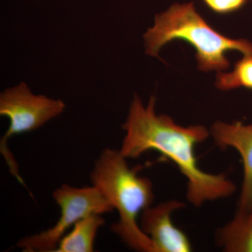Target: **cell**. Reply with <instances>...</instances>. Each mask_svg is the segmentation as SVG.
I'll return each instance as SVG.
<instances>
[{
	"instance_id": "277c9868",
	"label": "cell",
	"mask_w": 252,
	"mask_h": 252,
	"mask_svg": "<svg viewBox=\"0 0 252 252\" xmlns=\"http://www.w3.org/2000/svg\"><path fill=\"white\" fill-rule=\"evenodd\" d=\"M65 108V104L61 99L34 94L24 82L6 89L0 94V115L9 119V128L0 141V151L10 172L20 183L24 185L17 162L8 149V141L13 136L39 128L63 114Z\"/></svg>"
},
{
	"instance_id": "6da1fadb",
	"label": "cell",
	"mask_w": 252,
	"mask_h": 252,
	"mask_svg": "<svg viewBox=\"0 0 252 252\" xmlns=\"http://www.w3.org/2000/svg\"><path fill=\"white\" fill-rule=\"evenodd\" d=\"M122 128L126 132L119 149L122 155L135 159L155 151L173 162L187 180V199L193 206L228 198L236 190L226 176L208 173L198 166L195 147L208 138L210 130L202 125H178L168 115L157 114L154 96L144 106L135 94Z\"/></svg>"
},
{
	"instance_id": "ba28073f",
	"label": "cell",
	"mask_w": 252,
	"mask_h": 252,
	"mask_svg": "<svg viewBox=\"0 0 252 252\" xmlns=\"http://www.w3.org/2000/svg\"><path fill=\"white\" fill-rule=\"evenodd\" d=\"M217 244L226 252H252V205L237 208L234 217L217 232Z\"/></svg>"
},
{
	"instance_id": "52a82bcc",
	"label": "cell",
	"mask_w": 252,
	"mask_h": 252,
	"mask_svg": "<svg viewBox=\"0 0 252 252\" xmlns=\"http://www.w3.org/2000/svg\"><path fill=\"white\" fill-rule=\"evenodd\" d=\"M210 135L220 149H233L241 157L243 179L238 208L252 205V123L217 122L212 125Z\"/></svg>"
},
{
	"instance_id": "5b68a950",
	"label": "cell",
	"mask_w": 252,
	"mask_h": 252,
	"mask_svg": "<svg viewBox=\"0 0 252 252\" xmlns=\"http://www.w3.org/2000/svg\"><path fill=\"white\" fill-rule=\"evenodd\" d=\"M61 216L54 226L37 234L21 239L16 246L25 252H55L61 240L79 220L93 214L114 211L100 191L92 187H74L63 185L53 193Z\"/></svg>"
},
{
	"instance_id": "9c48e42d",
	"label": "cell",
	"mask_w": 252,
	"mask_h": 252,
	"mask_svg": "<svg viewBox=\"0 0 252 252\" xmlns=\"http://www.w3.org/2000/svg\"><path fill=\"white\" fill-rule=\"evenodd\" d=\"M105 220L100 214H93L77 222L64 235L55 252H92L98 230Z\"/></svg>"
},
{
	"instance_id": "8992f818",
	"label": "cell",
	"mask_w": 252,
	"mask_h": 252,
	"mask_svg": "<svg viewBox=\"0 0 252 252\" xmlns=\"http://www.w3.org/2000/svg\"><path fill=\"white\" fill-rule=\"evenodd\" d=\"M177 200H169L147 207L140 215L141 229L150 238L155 252H189L192 245L185 232L174 224L172 215L185 207Z\"/></svg>"
},
{
	"instance_id": "7a4b0ae2",
	"label": "cell",
	"mask_w": 252,
	"mask_h": 252,
	"mask_svg": "<svg viewBox=\"0 0 252 252\" xmlns=\"http://www.w3.org/2000/svg\"><path fill=\"white\" fill-rule=\"evenodd\" d=\"M127 160L120 151L104 149L94 162L91 182L118 212L119 220L111 226L113 233L131 250L155 252L138 223L142 212L153 203V185L138 175V169L130 168Z\"/></svg>"
},
{
	"instance_id": "8fae6325",
	"label": "cell",
	"mask_w": 252,
	"mask_h": 252,
	"mask_svg": "<svg viewBox=\"0 0 252 252\" xmlns=\"http://www.w3.org/2000/svg\"><path fill=\"white\" fill-rule=\"evenodd\" d=\"M209 9L218 14H229L241 9L249 0H203Z\"/></svg>"
},
{
	"instance_id": "3957f363",
	"label": "cell",
	"mask_w": 252,
	"mask_h": 252,
	"mask_svg": "<svg viewBox=\"0 0 252 252\" xmlns=\"http://www.w3.org/2000/svg\"><path fill=\"white\" fill-rule=\"evenodd\" d=\"M146 54L158 57L169 42L180 39L195 51L199 69L204 72L226 70L230 67L228 51L252 56V43L227 37L215 31L197 12L193 2L174 4L165 12L156 15L153 27L144 34Z\"/></svg>"
},
{
	"instance_id": "30bf717a",
	"label": "cell",
	"mask_w": 252,
	"mask_h": 252,
	"mask_svg": "<svg viewBox=\"0 0 252 252\" xmlns=\"http://www.w3.org/2000/svg\"><path fill=\"white\" fill-rule=\"evenodd\" d=\"M216 86L221 91L238 88L252 90V56H244L235 63L232 72H220L217 76Z\"/></svg>"
}]
</instances>
